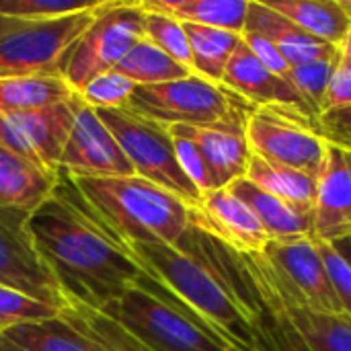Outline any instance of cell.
<instances>
[{"label": "cell", "mask_w": 351, "mask_h": 351, "mask_svg": "<svg viewBox=\"0 0 351 351\" xmlns=\"http://www.w3.org/2000/svg\"><path fill=\"white\" fill-rule=\"evenodd\" d=\"M27 228L68 306L103 313L142 276L136 261L58 189L29 214Z\"/></svg>", "instance_id": "cell-1"}, {"label": "cell", "mask_w": 351, "mask_h": 351, "mask_svg": "<svg viewBox=\"0 0 351 351\" xmlns=\"http://www.w3.org/2000/svg\"><path fill=\"white\" fill-rule=\"evenodd\" d=\"M56 189L123 251L138 243L177 247L189 228L181 199L140 177H74L58 173Z\"/></svg>", "instance_id": "cell-2"}, {"label": "cell", "mask_w": 351, "mask_h": 351, "mask_svg": "<svg viewBox=\"0 0 351 351\" xmlns=\"http://www.w3.org/2000/svg\"><path fill=\"white\" fill-rule=\"evenodd\" d=\"M103 313L150 351H230L144 274Z\"/></svg>", "instance_id": "cell-3"}, {"label": "cell", "mask_w": 351, "mask_h": 351, "mask_svg": "<svg viewBox=\"0 0 351 351\" xmlns=\"http://www.w3.org/2000/svg\"><path fill=\"white\" fill-rule=\"evenodd\" d=\"M97 115L119 142L136 177L165 189L191 210L199 208L204 195L181 171L167 125L146 119L128 107L99 109Z\"/></svg>", "instance_id": "cell-4"}, {"label": "cell", "mask_w": 351, "mask_h": 351, "mask_svg": "<svg viewBox=\"0 0 351 351\" xmlns=\"http://www.w3.org/2000/svg\"><path fill=\"white\" fill-rule=\"evenodd\" d=\"M144 39L142 2H103L90 25L66 49L58 74L78 93L99 74L111 72Z\"/></svg>", "instance_id": "cell-5"}, {"label": "cell", "mask_w": 351, "mask_h": 351, "mask_svg": "<svg viewBox=\"0 0 351 351\" xmlns=\"http://www.w3.org/2000/svg\"><path fill=\"white\" fill-rule=\"evenodd\" d=\"M97 8L43 21L0 14V76L58 72L62 56L90 25Z\"/></svg>", "instance_id": "cell-6"}, {"label": "cell", "mask_w": 351, "mask_h": 351, "mask_svg": "<svg viewBox=\"0 0 351 351\" xmlns=\"http://www.w3.org/2000/svg\"><path fill=\"white\" fill-rule=\"evenodd\" d=\"M243 99L195 74L181 80L136 86L128 109L160 125H210L245 107Z\"/></svg>", "instance_id": "cell-7"}, {"label": "cell", "mask_w": 351, "mask_h": 351, "mask_svg": "<svg viewBox=\"0 0 351 351\" xmlns=\"http://www.w3.org/2000/svg\"><path fill=\"white\" fill-rule=\"evenodd\" d=\"M245 128L253 156L317 179L327 142L315 121L278 107H251Z\"/></svg>", "instance_id": "cell-8"}, {"label": "cell", "mask_w": 351, "mask_h": 351, "mask_svg": "<svg viewBox=\"0 0 351 351\" xmlns=\"http://www.w3.org/2000/svg\"><path fill=\"white\" fill-rule=\"evenodd\" d=\"M27 218L25 212L0 208V286L64 311L68 302L33 245Z\"/></svg>", "instance_id": "cell-9"}, {"label": "cell", "mask_w": 351, "mask_h": 351, "mask_svg": "<svg viewBox=\"0 0 351 351\" xmlns=\"http://www.w3.org/2000/svg\"><path fill=\"white\" fill-rule=\"evenodd\" d=\"M72 125V101L35 111L0 115V148L58 175Z\"/></svg>", "instance_id": "cell-10"}, {"label": "cell", "mask_w": 351, "mask_h": 351, "mask_svg": "<svg viewBox=\"0 0 351 351\" xmlns=\"http://www.w3.org/2000/svg\"><path fill=\"white\" fill-rule=\"evenodd\" d=\"M74 105V125L66 142L60 171L74 177H134V169L123 154L119 142L99 119L97 111L86 107L76 95Z\"/></svg>", "instance_id": "cell-11"}, {"label": "cell", "mask_w": 351, "mask_h": 351, "mask_svg": "<svg viewBox=\"0 0 351 351\" xmlns=\"http://www.w3.org/2000/svg\"><path fill=\"white\" fill-rule=\"evenodd\" d=\"M263 255L284 286L306 308L319 315H343L313 237L271 241Z\"/></svg>", "instance_id": "cell-12"}, {"label": "cell", "mask_w": 351, "mask_h": 351, "mask_svg": "<svg viewBox=\"0 0 351 351\" xmlns=\"http://www.w3.org/2000/svg\"><path fill=\"white\" fill-rule=\"evenodd\" d=\"M253 105L237 109L222 121L210 125H171L169 132L191 140L206 158L216 189L228 187L232 181L247 175L251 162V148L247 142V113Z\"/></svg>", "instance_id": "cell-13"}, {"label": "cell", "mask_w": 351, "mask_h": 351, "mask_svg": "<svg viewBox=\"0 0 351 351\" xmlns=\"http://www.w3.org/2000/svg\"><path fill=\"white\" fill-rule=\"evenodd\" d=\"M189 222L241 255L265 253L271 243L249 206L228 187L204 193L199 208L191 210Z\"/></svg>", "instance_id": "cell-14"}, {"label": "cell", "mask_w": 351, "mask_h": 351, "mask_svg": "<svg viewBox=\"0 0 351 351\" xmlns=\"http://www.w3.org/2000/svg\"><path fill=\"white\" fill-rule=\"evenodd\" d=\"M220 86H224L226 90H230L232 95H237L239 99L253 107L286 109L315 123L319 119L290 82L261 66V62L251 53L243 39L234 49L230 62L226 64Z\"/></svg>", "instance_id": "cell-15"}, {"label": "cell", "mask_w": 351, "mask_h": 351, "mask_svg": "<svg viewBox=\"0 0 351 351\" xmlns=\"http://www.w3.org/2000/svg\"><path fill=\"white\" fill-rule=\"evenodd\" d=\"M311 237L325 243L351 237V150L329 142L317 175Z\"/></svg>", "instance_id": "cell-16"}, {"label": "cell", "mask_w": 351, "mask_h": 351, "mask_svg": "<svg viewBox=\"0 0 351 351\" xmlns=\"http://www.w3.org/2000/svg\"><path fill=\"white\" fill-rule=\"evenodd\" d=\"M243 33H255L269 39L290 66H300L317 60H337L339 47L319 41L296 27L292 21L269 8L261 0H249Z\"/></svg>", "instance_id": "cell-17"}, {"label": "cell", "mask_w": 351, "mask_h": 351, "mask_svg": "<svg viewBox=\"0 0 351 351\" xmlns=\"http://www.w3.org/2000/svg\"><path fill=\"white\" fill-rule=\"evenodd\" d=\"M58 175L0 148V208L33 214L56 189Z\"/></svg>", "instance_id": "cell-18"}, {"label": "cell", "mask_w": 351, "mask_h": 351, "mask_svg": "<svg viewBox=\"0 0 351 351\" xmlns=\"http://www.w3.org/2000/svg\"><path fill=\"white\" fill-rule=\"evenodd\" d=\"M72 86L58 72L0 76V115L35 111L74 99Z\"/></svg>", "instance_id": "cell-19"}, {"label": "cell", "mask_w": 351, "mask_h": 351, "mask_svg": "<svg viewBox=\"0 0 351 351\" xmlns=\"http://www.w3.org/2000/svg\"><path fill=\"white\" fill-rule=\"evenodd\" d=\"M228 189L249 206V210L255 214V218L267 232L269 241H290V239H300V237L313 234L311 218L298 214L288 204H284L282 199L259 189L245 177L232 181L228 185Z\"/></svg>", "instance_id": "cell-20"}, {"label": "cell", "mask_w": 351, "mask_h": 351, "mask_svg": "<svg viewBox=\"0 0 351 351\" xmlns=\"http://www.w3.org/2000/svg\"><path fill=\"white\" fill-rule=\"evenodd\" d=\"M265 4L311 37L333 47L341 45L351 29V16L339 0H269Z\"/></svg>", "instance_id": "cell-21"}, {"label": "cell", "mask_w": 351, "mask_h": 351, "mask_svg": "<svg viewBox=\"0 0 351 351\" xmlns=\"http://www.w3.org/2000/svg\"><path fill=\"white\" fill-rule=\"evenodd\" d=\"M247 181L257 185L259 189L267 191L269 195L282 199L298 214L313 220L315 210V197H317V179L290 169L282 165H274L267 160H261L259 156H251L247 175Z\"/></svg>", "instance_id": "cell-22"}, {"label": "cell", "mask_w": 351, "mask_h": 351, "mask_svg": "<svg viewBox=\"0 0 351 351\" xmlns=\"http://www.w3.org/2000/svg\"><path fill=\"white\" fill-rule=\"evenodd\" d=\"M142 6L165 12L181 23L224 29L241 35L245 31L249 0H144Z\"/></svg>", "instance_id": "cell-23"}, {"label": "cell", "mask_w": 351, "mask_h": 351, "mask_svg": "<svg viewBox=\"0 0 351 351\" xmlns=\"http://www.w3.org/2000/svg\"><path fill=\"white\" fill-rule=\"evenodd\" d=\"M191 49V72L212 84H220L226 64L241 43V35L224 29L183 23Z\"/></svg>", "instance_id": "cell-24"}, {"label": "cell", "mask_w": 351, "mask_h": 351, "mask_svg": "<svg viewBox=\"0 0 351 351\" xmlns=\"http://www.w3.org/2000/svg\"><path fill=\"white\" fill-rule=\"evenodd\" d=\"M62 317L82 335L86 351H150L105 313L66 306Z\"/></svg>", "instance_id": "cell-25"}, {"label": "cell", "mask_w": 351, "mask_h": 351, "mask_svg": "<svg viewBox=\"0 0 351 351\" xmlns=\"http://www.w3.org/2000/svg\"><path fill=\"white\" fill-rule=\"evenodd\" d=\"M113 70L132 80L136 86L165 84L193 74L189 68L181 66L165 51H160L156 45H152L146 37L138 41Z\"/></svg>", "instance_id": "cell-26"}, {"label": "cell", "mask_w": 351, "mask_h": 351, "mask_svg": "<svg viewBox=\"0 0 351 351\" xmlns=\"http://www.w3.org/2000/svg\"><path fill=\"white\" fill-rule=\"evenodd\" d=\"M2 337L27 351H86L82 335L62 315L14 327Z\"/></svg>", "instance_id": "cell-27"}, {"label": "cell", "mask_w": 351, "mask_h": 351, "mask_svg": "<svg viewBox=\"0 0 351 351\" xmlns=\"http://www.w3.org/2000/svg\"><path fill=\"white\" fill-rule=\"evenodd\" d=\"M144 8V6H142ZM144 37L169 58L191 70V49L185 25L165 12L144 8Z\"/></svg>", "instance_id": "cell-28"}, {"label": "cell", "mask_w": 351, "mask_h": 351, "mask_svg": "<svg viewBox=\"0 0 351 351\" xmlns=\"http://www.w3.org/2000/svg\"><path fill=\"white\" fill-rule=\"evenodd\" d=\"M58 315H62L60 308L45 304L41 300H35L23 292L0 286V335H4L6 331L14 327L37 323V321H47Z\"/></svg>", "instance_id": "cell-29"}, {"label": "cell", "mask_w": 351, "mask_h": 351, "mask_svg": "<svg viewBox=\"0 0 351 351\" xmlns=\"http://www.w3.org/2000/svg\"><path fill=\"white\" fill-rule=\"evenodd\" d=\"M136 84L125 76L117 74L115 70L99 74L90 82H86L76 97L90 109H121L128 107Z\"/></svg>", "instance_id": "cell-30"}, {"label": "cell", "mask_w": 351, "mask_h": 351, "mask_svg": "<svg viewBox=\"0 0 351 351\" xmlns=\"http://www.w3.org/2000/svg\"><path fill=\"white\" fill-rule=\"evenodd\" d=\"M337 60H317V62L292 66V70H290L288 82L306 101V105L315 111L317 117L323 113V99H325L327 84H329V78H331V72H333Z\"/></svg>", "instance_id": "cell-31"}, {"label": "cell", "mask_w": 351, "mask_h": 351, "mask_svg": "<svg viewBox=\"0 0 351 351\" xmlns=\"http://www.w3.org/2000/svg\"><path fill=\"white\" fill-rule=\"evenodd\" d=\"M103 0H0V14L19 19H60L93 10Z\"/></svg>", "instance_id": "cell-32"}, {"label": "cell", "mask_w": 351, "mask_h": 351, "mask_svg": "<svg viewBox=\"0 0 351 351\" xmlns=\"http://www.w3.org/2000/svg\"><path fill=\"white\" fill-rule=\"evenodd\" d=\"M173 136V146H175V156H177V162L181 167V171L185 173V177L195 185V189L204 195L208 191H214L216 189V183H214V177H212V171L206 162V158L202 156V152L197 150V146L183 138V136Z\"/></svg>", "instance_id": "cell-33"}, {"label": "cell", "mask_w": 351, "mask_h": 351, "mask_svg": "<svg viewBox=\"0 0 351 351\" xmlns=\"http://www.w3.org/2000/svg\"><path fill=\"white\" fill-rule=\"evenodd\" d=\"M321 259L325 263L331 288L343 308V315L351 319V267L350 263L335 251V247L331 243L325 241H317Z\"/></svg>", "instance_id": "cell-34"}, {"label": "cell", "mask_w": 351, "mask_h": 351, "mask_svg": "<svg viewBox=\"0 0 351 351\" xmlns=\"http://www.w3.org/2000/svg\"><path fill=\"white\" fill-rule=\"evenodd\" d=\"M245 45L251 49V53L261 62V66H265L271 74L284 78L286 82L290 80V70L292 66L288 64V60L280 53V49L265 37L255 35V33H241Z\"/></svg>", "instance_id": "cell-35"}, {"label": "cell", "mask_w": 351, "mask_h": 351, "mask_svg": "<svg viewBox=\"0 0 351 351\" xmlns=\"http://www.w3.org/2000/svg\"><path fill=\"white\" fill-rule=\"evenodd\" d=\"M317 130L325 142L351 150V107L321 113L317 119Z\"/></svg>", "instance_id": "cell-36"}, {"label": "cell", "mask_w": 351, "mask_h": 351, "mask_svg": "<svg viewBox=\"0 0 351 351\" xmlns=\"http://www.w3.org/2000/svg\"><path fill=\"white\" fill-rule=\"evenodd\" d=\"M343 107H351V68L337 60L323 99V113Z\"/></svg>", "instance_id": "cell-37"}, {"label": "cell", "mask_w": 351, "mask_h": 351, "mask_svg": "<svg viewBox=\"0 0 351 351\" xmlns=\"http://www.w3.org/2000/svg\"><path fill=\"white\" fill-rule=\"evenodd\" d=\"M333 247H335V251L350 263L351 267V237H343V239H337V241H333L331 243Z\"/></svg>", "instance_id": "cell-38"}, {"label": "cell", "mask_w": 351, "mask_h": 351, "mask_svg": "<svg viewBox=\"0 0 351 351\" xmlns=\"http://www.w3.org/2000/svg\"><path fill=\"white\" fill-rule=\"evenodd\" d=\"M339 62H343L346 66L351 68V29L350 33L346 35V39L339 45Z\"/></svg>", "instance_id": "cell-39"}, {"label": "cell", "mask_w": 351, "mask_h": 351, "mask_svg": "<svg viewBox=\"0 0 351 351\" xmlns=\"http://www.w3.org/2000/svg\"><path fill=\"white\" fill-rule=\"evenodd\" d=\"M0 351H27V350H23V348L14 346L12 341H8L6 337H2V335H0Z\"/></svg>", "instance_id": "cell-40"}]
</instances>
